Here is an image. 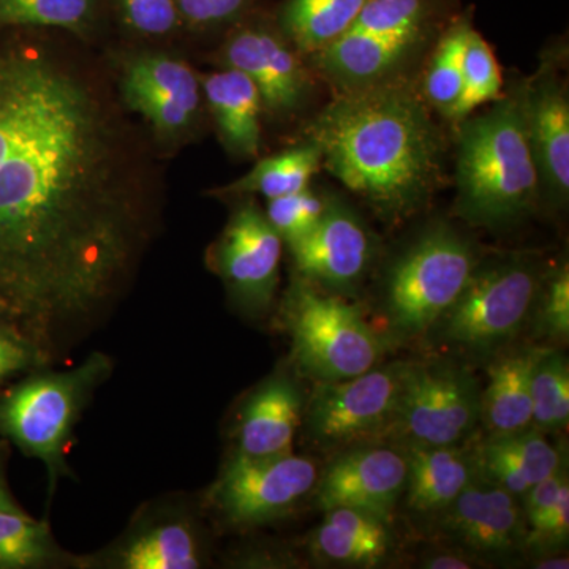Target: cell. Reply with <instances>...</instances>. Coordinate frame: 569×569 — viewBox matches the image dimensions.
<instances>
[{
  "instance_id": "6da1fadb",
  "label": "cell",
  "mask_w": 569,
  "mask_h": 569,
  "mask_svg": "<svg viewBox=\"0 0 569 569\" xmlns=\"http://www.w3.org/2000/svg\"><path fill=\"white\" fill-rule=\"evenodd\" d=\"M17 31L0 40V316L54 359L129 284L156 179L103 73Z\"/></svg>"
},
{
  "instance_id": "7a4b0ae2",
  "label": "cell",
  "mask_w": 569,
  "mask_h": 569,
  "mask_svg": "<svg viewBox=\"0 0 569 569\" xmlns=\"http://www.w3.org/2000/svg\"><path fill=\"white\" fill-rule=\"evenodd\" d=\"M321 164L387 222L436 189L443 146L425 102L395 80L347 89L306 130Z\"/></svg>"
},
{
  "instance_id": "3957f363",
  "label": "cell",
  "mask_w": 569,
  "mask_h": 569,
  "mask_svg": "<svg viewBox=\"0 0 569 569\" xmlns=\"http://www.w3.org/2000/svg\"><path fill=\"white\" fill-rule=\"evenodd\" d=\"M460 123L456 212L477 227H507L537 204L541 178L531 149L522 96L500 97Z\"/></svg>"
},
{
  "instance_id": "277c9868",
  "label": "cell",
  "mask_w": 569,
  "mask_h": 569,
  "mask_svg": "<svg viewBox=\"0 0 569 569\" xmlns=\"http://www.w3.org/2000/svg\"><path fill=\"white\" fill-rule=\"evenodd\" d=\"M110 356L91 353L67 370H33L0 392V436L28 458L39 459L50 478V497L59 479L71 477L66 462L71 433L97 389L112 376Z\"/></svg>"
},
{
  "instance_id": "5b68a950",
  "label": "cell",
  "mask_w": 569,
  "mask_h": 569,
  "mask_svg": "<svg viewBox=\"0 0 569 569\" xmlns=\"http://www.w3.org/2000/svg\"><path fill=\"white\" fill-rule=\"evenodd\" d=\"M282 320L296 370L318 383L361 376L377 367L388 347L358 306L301 277L288 290Z\"/></svg>"
},
{
  "instance_id": "8992f818",
  "label": "cell",
  "mask_w": 569,
  "mask_h": 569,
  "mask_svg": "<svg viewBox=\"0 0 569 569\" xmlns=\"http://www.w3.org/2000/svg\"><path fill=\"white\" fill-rule=\"evenodd\" d=\"M478 266L473 246L447 224H436L419 236L385 280L381 312L389 336L408 340L432 331Z\"/></svg>"
},
{
  "instance_id": "52a82bcc",
  "label": "cell",
  "mask_w": 569,
  "mask_h": 569,
  "mask_svg": "<svg viewBox=\"0 0 569 569\" xmlns=\"http://www.w3.org/2000/svg\"><path fill=\"white\" fill-rule=\"evenodd\" d=\"M542 277L529 261L479 264L458 301L432 329L448 346L490 356L519 335L533 309Z\"/></svg>"
},
{
  "instance_id": "ba28073f",
  "label": "cell",
  "mask_w": 569,
  "mask_h": 569,
  "mask_svg": "<svg viewBox=\"0 0 569 569\" xmlns=\"http://www.w3.org/2000/svg\"><path fill=\"white\" fill-rule=\"evenodd\" d=\"M317 479L316 462L293 452L271 458L233 452L201 505L227 529H257L291 515Z\"/></svg>"
},
{
  "instance_id": "9c48e42d",
  "label": "cell",
  "mask_w": 569,
  "mask_h": 569,
  "mask_svg": "<svg viewBox=\"0 0 569 569\" xmlns=\"http://www.w3.org/2000/svg\"><path fill=\"white\" fill-rule=\"evenodd\" d=\"M122 107L141 116L156 140L176 148L201 121L200 77L178 56L156 50L119 52L112 61Z\"/></svg>"
},
{
  "instance_id": "30bf717a",
  "label": "cell",
  "mask_w": 569,
  "mask_h": 569,
  "mask_svg": "<svg viewBox=\"0 0 569 569\" xmlns=\"http://www.w3.org/2000/svg\"><path fill=\"white\" fill-rule=\"evenodd\" d=\"M209 552L200 509L171 496L142 505L107 548L81 556L80 569H200L208 567Z\"/></svg>"
},
{
  "instance_id": "8fae6325",
  "label": "cell",
  "mask_w": 569,
  "mask_h": 569,
  "mask_svg": "<svg viewBox=\"0 0 569 569\" xmlns=\"http://www.w3.org/2000/svg\"><path fill=\"white\" fill-rule=\"evenodd\" d=\"M403 366L320 383L305 407L307 437L326 448L353 447L395 433Z\"/></svg>"
},
{
  "instance_id": "7c38bea8",
  "label": "cell",
  "mask_w": 569,
  "mask_h": 569,
  "mask_svg": "<svg viewBox=\"0 0 569 569\" xmlns=\"http://www.w3.org/2000/svg\"><path fill=\"white\" fill-rule=\"evenodd\" d=\"M481 421L477 380L449 365L403 366L395 433L407 445L456 447Z\"/></svg>"
},
{
  "instance_id": "4fadbf2b",
  "label": "cell",
  "mask_w": 569,
  "mask_h": 569,
  "mask_svg": "<svg viewBox=\"0 0 569 569\" xmlns=\"http://www.w3.org/2000/svg\"><path fill=\"white\" fill-rule=\"evenodd\" d=\"M282 250V238L252 200L234 209L209 250V264L222 279L236 309L247 317H263L271 309Z\"/></svg>"
},
{
  "instance_id": "5bb4252c",
  "label": "cell",
  "mask_w": 569,
  "mask_h": 569,
  "mask_svg": "<svg viewBox=\"0 0 569 569\" xmlns=\"http://www.w3.org/2000/svg\"><path fill=\"white\" fill-rule=\"evenodd\" d=\"M227 69L247 74L272 118H287L301 110L312 91V80L298 50L277 24L253 21L239 26L220 50Z\"/></svg>"
},
{
  "instance_id": "9a60e30c",
  "label": "cell",
  "mask_w": 569,
  "mask_h": 569,
  "mask_svg": "<svg viewBox=\"0 0 569 569\" xmlns=\"http://www.w3.org/2000/svg\"><path fill=\"white\" fill-rule=\"evenodd\" d=\"M406 482V452L370 445L342 452L318 475L316 500L323 511L350 508L389 520Z\"/></svg>"
},
{
  "instance_id": "2e32d148",
  "label": "cell",
  "mask_w": 569,
  "mask_h": 569,
  "mask_svg": "<svg viewBox=\"0 0 569 569\" xmlns=\"http://www.w3.org/2000/svg\"><path fill=\"white\" fill-rule=\"evenodd\" d=\"M290 247L296 271L329 293H348L366 274L373 241L366 224L343 206L329 203L317 227Z\"/></svg>"
},
{
  "instance_id": "e0dca14e",
  "label": "cell",
  "mask_w": 569,
  "mask_h": 569,
  "mask_svg": "<svg viewBox=\"0 0 569 569\" xmlns=\"http://www.w3.org/2000/svg\"><path fill=\"white\" fill-rule=\"evenodd\" d=\"M436 20L410 22L388 31H347L312 56L317 69L337 88H362L392 80L430 39Z\"/></svg>"
},
{
  "instance_id": "ac0fdd59",
  "label": "cell",
  "mask_w": 569,
  "mask_h": 569,
  "mask_svg": "<svg viewBox=\"0 0 569 569\" xmlns=\"http://www.w3.org/2000/svg\"><path fill=\"white\" fill-rule=\"evenodd\" d=\"M445 511V529L473 552L500 559L526 548V516L518 497L477 475Z\"/></svg>"
},
{
  "instance_id": "d6986e66",
  "label": "cell",
  "mask_w": 569,
  "mask_h": 569,
  "mask_svg": "<svg viewBox=\"0 0 569 569\" xmlns=\"http://www.w3.org/2000/svg\"><path fill=\"white\" fill-rule=\"evenodd\" d=\"M305 397L295 378L276 372L247 397L236 422V455L271 458L293 452Z\"/></svg>"
},
{
  "instance_id": "ffe728a7",
  "label": "cell",
  "mask_w": 569,
  "mask_h": 569,
  "mask_svg": "<svg viewBox=\"0 0 569 569\" xmlns=\"http://www.w3.org/2000/svg\"><path fill=\"white\" fill-rule=\"evenodd\" d=\"M523 114L541 183L553 200L565 203L569 192V102L567 89L546 69L527 86Z\"/></svg>"
},
{
  "instance_id": "44dd1931",
  "label": "cell",
  "mask_w": 569,
  "mask_h": 569,
  "mask_svg": "<svg viewBox=\"0 0 569 569\" xmlns=\"http://www.w3.org/2000/svg\"><path fill=\"white\" fill-rule=\"evenodd\" d=\"M471 462L478 478L522 498L565 463L559 448L550 445L533 427L488 437L475 448Z\"/></svg>"
},
{
  "instance_id": "7402d4cb",
  "label": "cell",
  "mask_w": 569,
  "mask_h": 569,
  "mask_svg": "<svg viewBox=\"0 0 569 569\" xmlns=\"http://www.w3.org/2000/svg\"><path fill=\"white\" fill-rule=\"evenodd\" d=\"M206 102L224 148L254 159L261 146L263 102L257 86L242 71L227 69L200 77Z\"/></svg>"
},
{
  "instance_id": "603a6c76",
  "label": "cell",
  "mask_w": 569,
  "mask_h": 569,
  "mask_svg": "<svg viewBox=\"0 0 569 569\" xmlns=\"http://www.w3.org/2000/svg\"><path fill=\"white\" fill-rule=\"evenodd\" d=\"M546 348L529 347L501 355L489 367V383L481 395V421L489 437L507 436L531 427V377Z\"/></svg>"
},
{
  "instance_id": "cb8c5ba5",
  "label": "cell",
  "mask_w": 569,
  "mask_h": 569,
  "mask_svg": "<svg viewBox=\"0 0 569 569\" xmlns=\"http://www.w3.org/2000/svg\"><path fill=\"white\" fill-rule=\"evenodd\" d=\"M407 503L421 515L445 511L475 477L471 456L456 447L407 445Z\"/></svg>"
},
{
  "instance_id": "d4e9b609",
  "label": "cell",
  "mask_w": 569,
  "mask_h": 569,
  "mask_svg": "<svg viewBox=\"0 0 569 569\" xmlns=\"http://www.w3.org/2000/svg\"><path fill=\"white\" fill-rule=\"evenodd\" d=\"M325 512V522L312 537L317 556L356 568H373L387 560L392 548L389 520L350 508Z\"/></svg>"
},
{
  "instance_id": "484cf974",
  "label": "cell",
  "mask_w": 569,
  "mask_h": 569,
  "mask_svg": "<svg viewBox=\"0 0 569 569\" xmlns=\"http://www.w3.org/2000/svg\"><path fill=\"white\" fill-rule=\"evenodd\" d=\"M369 0H283L276 24L301 54L316 56L339 40Z\"/></svg>"
},
{
  "instance_id": "4316f807",
  "label": "cell",
  "mask_w": 569,
  "mask_h": 569,
  "mask_svg": "<svg viewBox=\"0 0 569 569\" xmlns=\"http://www.w3.org/2000/svg\"><path fill=\"white\" fill-rule=\"evenodd\" d=\"M80 561L59 545L44 520L24 509H0V569H80Z\"/></svg>"
},
{
  "instance_id": "83f0119b",
  "label": "cell",
  "mask_w": 569,
  "mask_h": 569,
  "mask_svg": "<svg viewBox=\"0 0 569 569\" xmlns=\"http://www.w3.org/2000/svg\"><path fill=\"white\" fill-rule=\"evenodd\" d=\"M103 18L104 0H0V29H59L92 41Z\"/></svg>"
},
{
  "instance_id": "f1b7e54d",
  "label": "cell",
  "mask_w": 569,
  "mask_h": 569,
  "mask_svg": "<svg viewBox=\"0 0 569 569\" xmlns=\"http://www.w3.org/2000/svg\"><path fill=\"white\" fill-rule=\"evenodd\" d=\"M321 168V156L317 146L309 142L299 148L287 149L268 159L260 160L253 170L230 186L217 190V194H263L268 200L287 197L309 189L313 176Z\"/></svg>"
},
{
  "instance_id": "f546056e",
  "label": "cell",
  "mask_w": 569,
  "mask_h": 569,
  "mask_svg": "<svg viewBox=\"0 0 569 569\" xmlns=\"http://www.w3.org/2000/svg\"><path fill=\"white\" fill-rule=\"evenodd\" d=\"M473 31L470 17H460L452 22L438 41L432 61L426 74L427 102L447 116L458 102L463 82V63L470 32Z\"/></svg>"
},
{
  "instance_id": "4dcf8cb0",
  "label": "cell",
  "mask_w": 569,
  "mask_h": 569,
  "mask_svg": "<svg viewBox=\"0 0 569 569\" xmlns=\"http://www.w3.org/2000/svg\"><path fill=\"white\" fill-rule=\"evenodd\" d=\"M569 421V367L567 358L546 348L531 377V427L557 433Z\"/></svg>"
},
{
  "instance_id": "1f68e13d",
  "label": "cell",
  "mask_w": 569,
  "mask_h": 569,
  "mask_svg": "<svg viewBox=\"0 0 569 569\" xmlns=\"http://www.w3.org/2000/svg\"><path fill=\"white\" fill-rule=\"evenodd\" d=\"M501 73L492 48L477 31L470 32L463 63L462 91L448 119L462 122L481 104L501 97Z\"/></svg>"
},
{
  "instance_id": "d6a6232c",
  "label": "cell",
  "mask_w": 569,
  "mask_h": 569,
  "mask_svg": "<svg viewBox=\"0 0 569 569\" xmlns=\"http://www.w3.org/2000/svg\"><path fill=\"white\" fill-rule=\"evenodd\" d=\"M328 204L323 198L306 189L299 193L268 200L264 213L284 244L291 246L317 227Z\"/></svg>"
},
{
  "instance_id": "836d02e7",
  "label": "cell",
  "mask_w": 569,
  "mask_h": 569,
  "mask_svg": "<svg viewBox=\"0 0 569 569\" xmlns=\"http://www.w3.org/2000/svg\"><path fill=\"white\" fill-rule=\"evenodd\" d=\"M112 7L122 28L141 39H167L183 26L176 0H112Z\"/></svg>"
},
{
  "instance_id": "e575fe53",
  "label": "cell",
  "mask_w": 569,
  "mask_h": 569,
  "mask_svg": "<svg viewBox=\"0 0 569 569\" xmlns=\"http://www.w3.org/2000/svg\"><path fill=\"white\" fill-rule=\"evenodd\" d=\"M538 332L563 342L569 336V269L561 263L549 276L542 277L537 295Z\"/></svg>"
},
{
  "instance_id": "d590c367",
  "label": "cell",
  "mask_w": 569,
  "mask_h": 569,
  "mask_svg": "<svg viewBox=\"0 0 569 569\" xmlns=\"http://www.w3.org/2000/svg\"><path fill=\"white\" fill-rule=\"evenodd\" d=\"M436 17L437 0H369L350 29L388 31L410 22L436 20Z\"/></svg>"
},
{
  "instance_id": "8d00e7d4",
  "label": "cell",
  "mask_w": 569,
  "mask_h": 569,
  "mask_svg": "<svg viewBox=\"0 0 569 569\" xmlns=\"http://www.w3.org/2000/svg\"><path fill=\"white\" fill-rule=\"evenodd\" d=\"M52 356L13 326L0 323V392L20 373L50 366Z\"/></svg>"
},
{
  "instance_id": "74e56055",
  "label": "cell",
  "mask_w": 569,
  "mask_h": 569,
  "mask_svg": "<svg viewBox=\"0 0 569 569\" xmlns=\"http://www.w3.org/2000/svg\"><path fill=\"white\" fill-rule=\"evenodd\" d=\"M260 0H176L182 24L193 31H209L238 24Z\"/></svg>"
},
{
  "instance_id": "f35d334b",
  "label": "cell",
  "mask_w": 569,
  "mask_h": 569,
  "mask_svg": "<svg viewBox=\"0 0 569 569\" xmlns=\"http://www.w3.org/2000/svg\"><path fill=\"white\" fill-rule=\"evenodd\" d=\"M569 537V488L560 493L552 509L535 529L527 531L526 548L537 552H552L561 548Z\"/></svg>"
},
{
  "instance_id": "ab89813d",
  "label": "cell",
  "mask_w": 569,
  "mask_h": 569,
  "mask_svg": "<svg viewBox=\"0 0 569 569\" xmlns=\"http://www.w3.org/2000/svg\"><path fill=\"white\" fill-rule=\"evenodd\" d=\"M422 567L430 569H468L473 567L466 557L455 556V553H436L422 561Z\"/></svg>"
},
{
  "instance_id": "60d3db41",
  "label": "cell",
  "mask_w": 569,
  "mask_h": 569,
  "mask_svg": "<svg viewBox=\"0 0 569 569\" xmlns=\"http://www.w3.org/2000/svg\"><path fill=\"white\" fill-rule=\"evenodd\" d=\"M0 509L3 511H21L22 509L14 500L13 493L10 492L9 482L3 473L2 459H0Z\"/></svg>"
},
{
  "instance_id": "b9f144b4",
  "label": "cell",
  "mask_w": 569,
  "mask_h": 569,
  "mask_svg": "<svg viewBox=\"0 0 569 569\" xmlns=\"http://www.w3.org/2000/svg\"><path fill=\"white\" fill-rule=\"evenodd\" d=\"M537 567L542 568V569H556V568L567 569L569 567V565H568L567 557H565V559H546L542 561H538Z\"/></svg>"
},
{
  "instance_id": "7bdbcfd3",
  "label": "cell",
  "mask_w": 569,
  "mask_h": 569,
  "mask_svg": "<svg viewBox=\"0 0 569 569\" xmlns=\"http://www.w3.org/2000/svg\"><path fill=\"white\" fill-rule=\"evenodd\" d=\"M0 323L10 325L9 321H7L6 318H3L2 316H0ZM13 328H14V326H13Z\"/></svg>"
}]
</instances>
